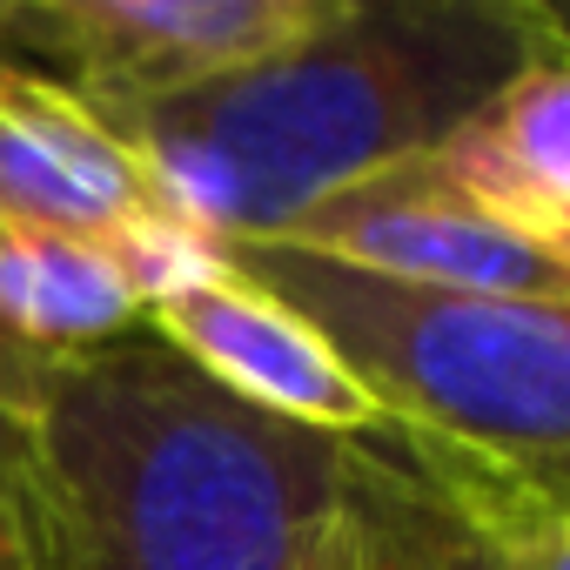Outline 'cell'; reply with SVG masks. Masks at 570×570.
<instances>
[{"label":"cell","instance_id":"6da1fadb","mask_svg":"<svg viewBox=\"0 0 570 570\" xmlns=\"http://www.w3.org/2000/svg\"><path fill=\"white\" fill-rule=\"evenodd\" d=\"M41 570H350V443L242 410L155 330L88 356L0 336Z\"/></svg>","mask_w":570,"mask_h":570},{"label":"cell","instance_id":"277c9868","mask_svg":"<svg viewBox=\"0 0 570 570\" xmlns=\"http://www.w3.org/2000/svg\"><path fill=\"white\" fill-rule=\"evenodd\" d=\"M275 242L363 268V275H383V282H416V289L570 309V255H543L537 242L476 215L450 181H436V168L423 155L316 202Z\"/></svg>","mask_w":570,"mask_h":570},{"label":"cell","instance_id":"3957f363","mask_svg":"<svg viewBox=\"0 0 570 570\" xmlns=\"http://www.w3.org/2000/svg\"><path fill=\"white\" fill-rule=\"evenodd\" d=\"M343 0H0L8 61L95 121L175 101L330 28Z\"/></svg>","mask_w":570,"mask_h":570},{"label":"cell","instance_id":"7a4b0ae2","mask_svg":"<svg viewBox=\"0 0 570 570\" xmlns=\"http://www.w3.org/2000/svg\"><path fill=\"white\" fill-rule=\"evenodd\" d=\"M550 55H570V28L537 0H343L309 41L101 115V128L128 148L155 215L235 248L430 155L483 95Z\"/></svg>","mask_w":570,"mask_h":570},{"label":"cell","instance_id":"30bf717a","mask_svg":"<svg viewBox=\"0 0 570 570\" xmlns=\"http://www.w3.org/2000/svg\"><path fill=\"white\" fill-rule=\"evenodd\" d=\"M0 570H41V557H35V510H28L21 450H14L8 416H0Z\"/></svg>","mask_w":570,"mask_h":570},{"label":"cell","instance_id":"ba28073f","mask_svg":"<svg viewBox=\"0 0 570 570\" xmlns=\"http://www.w3.org/2000/svg\"><path fill=\"white\" fill-rule=\"evenodd\" d=\"M148 330L135 282L108 242L0 228V336L41 356H88Z\"/></svg>","mask_w":570,"mask_h":570},{"label":"cell","instance_id":"9c48e42d","mask_svg":"<svg viewBox=\"0 0 570 570\" xmlns=\"http://www.w3.org/2000/svg\"><path fill=\"white\" fill-rule=\"evenodd\" d=\"M350 570H463L456 517L363 443H350Z\"/></svg>","mask_w":570,"mask_h":570},{"label":"cell","instance_id":"52a82bcc","mask_svg":"<svg viewBox=\"0 0 570 570\" xmlns=\"http://www.w3.org/2000/svg\"><path fill=\"white\" fill-rule=\"evenodd\" d=\"M423 161L476 215L543 255H570V55L530 61L517 81L483 95Z\"/></svg>","mask_w":570,"mask_h":570},{"label":"cell","instance_id":"8992f818","mask_svg":"<svg viewBox=\"0 0 570 570\" xmlns=\"http://www.w3.org/2000/svg\"><path fill=\"white\" fill-rule=\"evenodd\" d=\"M148 215L128 148L55 81L0 68V228L115 242Z\"/></svg>","mask_w":570,"mask_h":570},{"label":"cell","instance_id":"8fae6325","mask_svg":"<svg viewBox=\"0 0 570 570\" xmlns=\"http://www.w3.org/2000/svg\"><path fill=\"white\" fill-rule=\"evenodd\" d=\"M456 530H463V523H456ZM463 570H503V563H497V557H490L470 530H463Z\"/></svg>","mask_w":570,"mask_h":570},{"label":"cell","instance_id":"5b68a950","mask_svg":"<svg viewBox=\"0 0 570 570\" xmlns=\"http://www.w3.org/2000/svg\"><path fill=\"white\" fill-rule=\"evenodd\" d=\"M148 330L222 396H235L255 416L296 423L336 443H376L390 423L383 410L356 390L343 356L282 303L262 282L235 275L228 262L202 282H188L181 296L148 309Z\"/></svg>","mask_w":570,"mask_h":570},{"label":"cell","instance_id":"7c38bea8","mask_svg":"<svg viewBox=\"0 0 570 570\" xmlns=\"http://www.w3.org/2000/svg\"><path fill=\"white\" fill-rule=\"evenodd\" d=\"M0 68H14V61H8V41H0Z\"/></svg>","mask_w":570,"mask_h":570}]
</instances>
